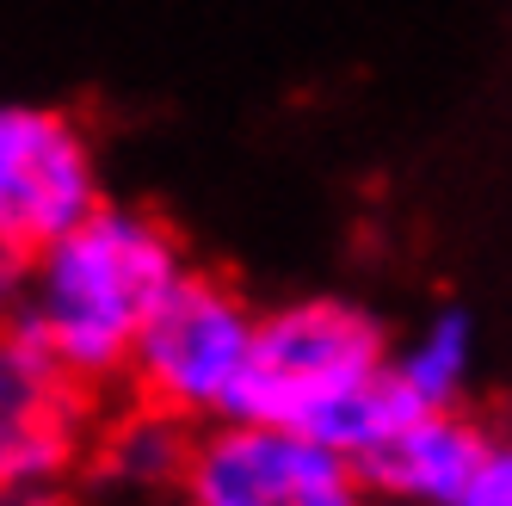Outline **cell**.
<instances>
[{
    "instance_id": "6da1fadb",
    "label": "cell",
    "mask_w": 512,
    "mask_h": 506,
    "mask_svg": "<svg viewBox=\"0 0 512 506\" xmlns=\"http://www.w3.org/2000/svg\"><path fill=\"white\" fill-rule=\"evenodd\" d=\"M186 272V247L155 210L99 198L81 223L25 253L13 321L81 377L112 383Z\"/></svg>"
},
{
    "instance_id": "7a4b0ae2",
    "label": "cell",
    "mask_w": 512,
    "mask_h": 506,
    "mask_svg": "<svg viewBox=\"0 0 512 506\" xmlns=\"http://www.w3.org/2000/svg\"><path fill=\"white\" fill-rule=\"evenodd\" d=\"M241 414L315 432L364 463V451L395 426V414H408L389 389L383 321L346 297H303L260 315Z\"/></svg>"
},
{
    "instance_id": "3957f363",
    "label": "cell",
    "mask_w": 512,
    "mask_h": 506,
    "mask_svg": "<svg viewBox=\"0 0 512 506\" xmlns=\"http://www.w3.org/2000/svg\"><path fill=\"white\" fill-rule=\"evenodd\" d=\"M253 346H260V315L247 309V297L210 272H186L124 365L130 402H149L186 426L235 420L247 408Z\"/></svg>"
},
{
    "instance_id": "277c9868",
    "label": "cell",
    "mask_w": 512,
    "mask_h": 506,
    "mask_svg": "<svg viewBox=\"0 0 512 506\" xmlns=\"http://www.w3.org/2000/svg\"><path fill=\"white\" fill-rule=\"evenodd\" d=\"M105 432L99 383L31 340L19 321L0 328V500L56 506L93 469Z\"/></svg>"
},
{
    "instance_id": "5b68a950",
    "label": "cell",
    "mask_w": 512,
    "mask_h": 506,
    "mask_svg": "<svg viewBox=\"0 0 512 506\" xmlns=\"http://www.w3.org/2000/svg\"><path fill=\"white\" fill-rule=\"evenodd\" d=\"M173 506H377V500L352 451L297 426L235 414L198 426Z\"/></svg>"
},
{
    "instance_id": "8992f818",
    "label": "cell",
    "mask_w": 512,
    "mask_h": 506,
    "mask_svg": "<svg viewBox=\"0 0 512 506\" xmlns=\"http://www.w3.org/2000/svg\"><path fill=\"white\" fill-rule=\"evenodd\" d=\"M99 204L93 136L56 105H0V247L38 253Z\"/></svg>"
},
{
    "instance_id": "52a82bcc",
    "label": "cell",
    "mask_w": 512,
    "mask_h": 506,
    "mask_svg": "<svg viewBox=\"0 0 512 506\" xmlns=\"http://www.w3.org/2000/svg\"><path fill=\"white\" fill-rule=\"evenodd\" d=\"M488 451L494 439L457 408H420V414H395V426L364 451V476H371L377 500L463 506Z\"/></svg>"
},
{
    "instance_id": "ba28073f",
    "label": "cell",
    "mask_w": 512,
    "mask_h": 506,
    "mask_svg": "<svg viewBox=\"0 0 512 506\" xmlns=\"http://www.w3.org/2000/svg\"><path fill=\"white\" fill-rule=\"evenodd\" d=\"M469 377H475V321L463 309H438L401 346H389V389L408 414L457 408L469 395Z\"/></svg>"
},
{
    "instance_id": "9c48e42d",
    "label": "cell",
    "mask_w": 512,
    "mask_h": 506,
    "mask_svg": "<svg viewBox=\"0 0 512 506\" xmlns=\"http://www.w3.org/2000/svg\"><path fill=\"white\" fill-rule=\"evenodd\" d=\"M192 439H198V426L173 420L149 402H130L118 420H105L99 451H93V476H105L112 488H136V494L155 488V494L173 500L179 469L192 457Z\"/></svg>"
},
{
    "instance_id": "30bf717a",
    "label": "cell",
    "mask_w": 512,
    "mask_h": 506,
    "mask_svg": "<svg viewBox=\"0 0 512 506\" xmlns=\"http://www.w3.org/2000/svg\"><path fill=\"white\" fill-rule=\"evenodd\" d=\"M463 506H512V439H494V451H488Z\"/></svg>"
},
{
    "instance_id": "8fae6325",
    "label": "cell",
    "mask_w": 512,
    "mask_h": 506,
    "mask_svg": "<svg viewBox=\"0 0 512 506\" xmlns=\"http://www.w3.org/2000/svg\"><path fill=\"white\" fill-rule=\"evenodd\" d=\"M19 278H25V260L0 247V328H7V321L19 315Z\"/></svg>"
},
{
    "instance_id": "7c38bea8",
    "label": "cell",
    "mask_w": 512,
    "mask_h": 506,
    "mask_svg": "<svg viewBox=\"0 0 512 506\" xmlns=\"http://www.w3.org/2000/svg\"><path fill=\"white\" fill-rule=\"evenodd\" d=\"M377 506H401V500H377Z\"/></svg>"
},
{
    "instance_id": "4fadbf2b",
    "label": "cell",
    "mask_w": 512,
    "mask_h": 506,
    "mask_svg": "<svg viewBox=\"0 0 512 506\" xmlns=\"http://www.w3.org/2000/svg\"><path fill=\"white\" fill-rule=\"evenodd\" d=\"M0 506H7V500H0Z\"/></svg>"
}]
</instances>
